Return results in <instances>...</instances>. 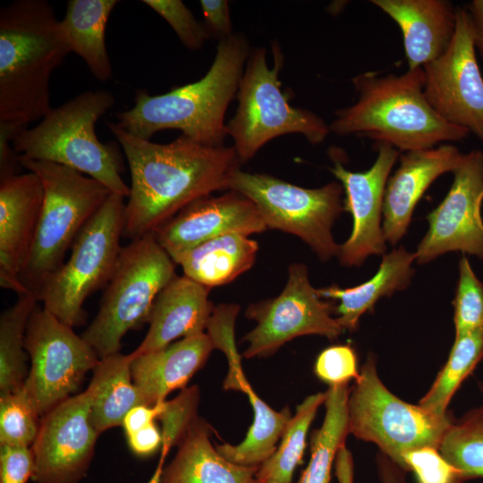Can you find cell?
<instances>
[{
  "instance_id": "cell-24",
  "label": "cell",
  "mask_w": 483,
  "mask_h": 483,
  "mask_svg": "<svg viewBox=\"0 0 483 483\" xmlns=\"http://www.w3.org/2000/svg\"><path fill=\"white\" fill-rule=\"evenodd\" d=\"M211 426L198 418L164 468L161 483H250L259 466L228 461L210 440Z\"/></svg>"
},
{
  "instance_id": "cell-37",
  "label": "cell",
  "mask_w": 483,
  "mask_h": 483,
  "mask_svg": "<svg viewBox=\"0 0 483 483\" xmlns=\"http://www.w3.org/2000/svg\"><path fill=\"white\" fill-rule=\"evenodd\" d=\"M199 389L194 385L186 387L170 401H166L161 421L162 446L160 454L167 456L173 446L178 445L199 418Z\"/></svg>"
},
{
  "instance_id": "cell-45",
  "label": "cell",
  "mask_w": 483,
  "mask_h": 483,
  "mask_svg": "<svg viewBox=\"0 0 483 483\" xmlns=\"http://www.w3.org/2000/svg\"><path fill=\"white\" fill-rule=\"evenodd\" d=\"M380 483H406V470L380 453L377 459Z\"/></svg>"
},
{
  "instance_id": "cell-32",
  "label": "cell",
  "mask_w": 483,
  "mask_h": 483,
  "mask_svg": "<svg viewBox=\"0 0 483 483\" xmlns=\"http://www.w3.org/2000/svg\"><path fill=\"white\" fill-rule=\"evenodd\" d=\"M483 358V329L456 335L449 357L419 405L445 416L448 404L464 379Z\"/></svg>"
},
{
  "instance_id": "cell-29",
  "label": "cell",
  "mask_w": 483,
  "mask_h": 483,
  "mask_svg": "<svg viewBox=\"0 0 483 483\" xmlns=\"http://www.w3.org/2000/svg\"><path fill=\"white\" fill-rule=\"evenodd\" d=\"M225 389L242 391L249 397L253 410V422L245 438L238 445H216L228 461L240 465L260 466L276 450L277 444L292 414L285 407L277 411L267 405L252 389L243 373L225 380Z\"/></svg>"
},
{
  "instance_id": "cell-3",
  "label": "cell",
  "mask_w": 483,
  "mask_h": 483,
  "mask_svg": "<svg viewBox=\"0 0 483 483\" xmlns=\"http://www.w3.org/2000/svg\"><path fill=\"white\" fill-rule=\"evenodd\" d=\"M250 51L242 33L219 40L213 64L200 80L160 95L137 90L134 106L117 113L116 123L144 140L177 129L200 144L224 146L225 113L236 97Z\"/></svg>"
},
{
  "instance_id": "cell-21",
  "label": "cell",
  "mask_w": 483,
  "mask_h": 483,
  "mask_svg": "<svg viewBox=\"0 0 483 483\" xmlns=\"http://www.w3.org/2000/svg\"><path fill=\"white\" fill-rule=\"evenodd\" d=\"M209 290L184 275H175L157 296L147 320L148 331L131 354L151 352L204 333L215 309Z\"/></svg>"
},
{
  "instance_id": "cell-15",
  "label": "cell",
  "mask_w": 483,
  "mask_h": 483,
  "mask_svg": "<svg viewBox=\"0 0 483 483\" xmlns=\"http://www.w3.org/2000/svg\"><path fill=\"white\" fill-rule=\"evenodd\" d=\"M88 387L45 413L31 445L35 483H80L87 475L99 434L91 419Z\"/></svg>"
},
{
  "instance_id": "cell-1",
  "label": "cell",
  "mask_w": 483,
  "mask_h": 483,
  "mask_svg": "<svg viewBox=\"0 0 483 483\" xmlns=\"http://www.w3.org/2000/svg\"><path fill=\"white\" fill-rule=\"evenodd\" d=\"M127 159L131 187L123 234L132 240L154 233L191 202L228 190L240 161L232 147H212L181 135L166 144L144 140L107 122Z\"/></svg>"
},
{
  "instance_id": "cell-18",
  "label": "cell",
  "mask_w": 483,
  "mask_h": 483,
  "mask_svg": "<svg viewBox=\"0 0 483 483\" xmlns=\"http://www.w3.org/2000/svg\"><path fill=\"white\" fill-rule=\"evenodd\" d=\"M267 229L256 205L233 191L202 197L178 212L154 232L172 259L216 237L240 233L250 236Z\"/></svg>"
},
{
  "instance_id": "cell-35",
  "label": "cell",
  "mask_w": 483,
  "mask_h": 483,
  "mask_svg": "<svg viewBox=\"0 0 483 483\" xmlns=\"http://www.w3.org/2000/svg\"><path fill=\"white\" fill-rule=\"evenodd\" d=\"M41 417L24 382L19 389L0 396V445L31 446Z\"/></svg>"
},
{
  "instance_id": "cell-11",
  "label": "cell",
  "mask_w": 483,
  "mask_h": 483,
  "mask_svg": "<svg viewBox=\"0 0 483 483\" xmlns=\"http://www.w3.org/2000/svg\"><path fill=\"white\" fill-rule=\"evenodd\" d=\"M227 191L250 199L267 229L299 237L323 261L338 256L340 245L335 242L332 226L344 210L341 183L332 182L308 189L271 174L237 168L230 177Z\"/></svg>"
},
{
  "instance_id": "cell-50",
  "label": "cell",
  "mask_w": 483,
  "mask_h": 483,
  "mask_svg": "<svg viewBox=\"0 0 483 483\" xmlns=\"http://www.w3.org/2000/svg\"><path fill=\"white\" fill-rule=\"evenodd\" d=\"M481 390H482V393H483V386H481Z\"/></svg>"
},
{
  "instance_id": "cell-10",
  "label": "cell",
  "mask_w": 483,
  "mask_h": 483,
  "mask_svg": "<svg viewBox=\"0 0 483 483\" xmlns=\"http://www.w3.org/2000/svg\"><path fill=\"white\" fill-rule=\"evenodd\" d=\"M453 421L450 413L435 415L392 394L377 375L373 355L368 356L349 393V434L376 444L401 467L404 453L425 446L438 448Z\"/></svg>"
},
{
  "instance_id": "cell-19",
  "label": "cell",
  "mask_w": 483,
  "mask_h": 483,
  "mask_svg": "<svg viewBox=\"0 0 483 483\" xmlns=\"http://www.w3.org/2000/svg\"><path fill=\"white\" fill-rule=\"evenodd\" d=\"M44 188L33 172L0 179V285L27 293L20 276L36 236Z\"/></svg>"
},
{
  "instance_id": "cell-41",
  "label": "cell",
  "mask_w": 483,
  "mask_h": 483,
  "mask_svg": "<svg viewBox=\"0 0 483 483\" xmlns=\"http://www.w3.org/2000/svg\"><path fill=\"white\" fill-rule=\"evenodd\" d=\"M34 470L31 446L0 445V483H27Z\"/></svg>"
},
{
  "instance_id": "cell-44",
  "label": "cell",
  "mask_w": 483,
  "mask_h": 483,
  "mask_svg": "<svg viewBox=\"0 0 483 483\" xmlns=\"http://www.w3.org/2000/svg\"><path fill=\"white\" fill-rule=\"evenodd\" d=\"M126 439L131 452L140 457L149 456L162 446L161 429L156 422L126 436Z\"/></svg>"
},
{
  "instance_id": "cell-4",
  "label": "cell",
  "mask_w": 483,
  "mask_h": 483,
  "mask_svg": "<svg viewBox=\"0 0 483 483\" xmlns=\"http://www.w3.org/2000/svg\"><path fill=\"white\" fill-rule=\"evenodd\" d=\"M352 82L358 98L335 112L329 128L336 135L366 136L407 152L461 141L470 133L445 122L430 106L423 91L422 67L398 75L367 72Z\"/></svg>"
},
{
  "instance_id": "cell-7",
  "label": "cell",
  "mask_w": 483,
  "mask_h": 483,
  "mask_svg": "<svg viewBox=\"0 0 483 483\" xmlns=\"http://www.w3.org/2000/svg\"><path fill=\"white\" fill-rule=\"evenodd\" d=\"M273 66L267 63V50L250 53L240 80L233 117L226 123L240 163L251 159L268 141L284 134H301L311 144L322 143L330 133L329 125L315 113L294 107L282 90L279 72L284 66L280 46L272 45Z\"/></svg>"
},
{
  "instance_id": "cell-34",
  "label": "cell",
  "mask_w": 483,
  "mask_h": 483,
  "mask_svg": "<svg viewBox=\"0 0 483 483\" xmlns=\"http://www.w3.org/2000/svg\"><path fill=\"white\" fill-rule=\"evenodd\" d=\"M438 450L463 481L483 478V403L453 421Z\"/></svg>"
},
{
  "instance_id": "cell-49",
  "label": "cell",
  "mask_w": 483,
  "mask_h": 483,
  "mask_svg": "<svg viewBox=\"0 0 483 483\" xmlns=\"http://www.w3.org/2000/svg\"><path fill=\"white\" fill-rule=\"evenodd\" d=\"M250 483H278L272 479H260L256 477L250 481Z\"/></svg>"
},
{
  "instance_id": "cell-8",
  "label": "cell",
  "mask_w": 483,
  "mask_h": 483,
  "mask_svg": "<svg viewBox=\"0 0 483 483\" xmlns=\"http://www.w3.org/2000/svg\"><path fill=\"white\" fill-rule=\"evenodd\" d=\"M154 233L122 247L98 313L81 336L100 359L120 352L123 337L147 322L154 301L176 275Z\"/></svg>"
},
{
  "instance_id": "cell-40",
  "label": "cell",
  "mask_w": 483,
  "mask_h": 483,
  "mask_svg": "<svg viewBox=\"0 0 483 483\" xmlns=\"http://www.w3.org/2000/svg\"><path fill=\"white\" fill-rule=\"evenodd\" d=\"M314 371L329 386L348 384L360 376L356 353L348 344L332 345L323 350L316 360Z\"/></svg>"
},
{
  "instance_id": "cell-20",
  "label": "cell",
  "mask_w": 483,
  "mask_h": 483,
  "mask_svg": "<svg viewBox=\"0 0 483 483\" xmlns=\"http://www.w3.org/2000/svg\"><path fill=\"white\" fill-rule=\"evenodd\" d=\"M464 154L453 145L404 152L400 165L387 180L383 204L385 239L395 245L406 233L414 208L431 183L453 172Z\"/></svg>"
},
{
  "instance_id": "cell-25",
  "label": "cell",
  "mask_w": 483,
  "mask_h": 483,
  "mask_svg": "<svg viewBox=\"0 0 483 483\" xmlns=\"http://www.w3.org/2000/svg\"><path fill=\"white\" fill-rule=\"evenodd\" d=\"M415 259V252H409L401 246L383 255L377 273L368 281L349 288L333 284L318 289V292L324 299L339 301L335 308L337 322L343 330L355 331L360 318L372 310L380 298L391 296L409 285L414 273L411 265Z\"/></svg>"
},
{
  "instance_id": "cell-5",
  "label": "cell",
  "mask_w": 483,
  "mask_h": 483,
  "mask_svg": "<svg viewBox=\"0 0 483 483\" xmlns=\"http://www.w3.org/2000/svg\"><path fill=\"white\" fill-rule=\"evenodd\" d=\"M114 104V97L107 90L84 91L52 108L36 126L19 130L12 146L19 156L70 167L128 198L130 187L121 176L120 148L114 141L102 143L95 130Z\"/></svg>"
},
{
  "instance_id": "cell-17",
  "label": "cell",
  "mask_w": 483,
  "mask_h": 483,
  "mask_svg": "<svg viewBox=\"0 0 483 483\" xmlns=\"http://www.w3.org/2000/svg\"><path fill=\"white\" fill-rule=\"evenodd\" d=\"M377 158L365 172L347 170L342 162L334 161L330 172L342 184L345 199L343 208L352 217L350 237L339 248L342 265H361L370 255H380L386 250L381 225L385 189L399 151L385 142H376Z\"/></svg>"
},
{
  "instance_id": "cell-9",
  "label": "cell",
  "mask_w": 483,
  "mask_h": 483,
  "mask_svg": "<svg viewBox=\"0 0 483 483\" xmlns=\"http://www.w3.org/2000/svg\"><path fill=\"white\" fill-rule=\"evenodd\" d=\"M124 197L111 193L76 237L67 262L38 292L43 308L73 327L84 323L85 300L106 286L117 263L124 227Z\"/></svg>"
},
{
  "instance_id": "cell-26",
  "label": "cell",
  "mask_w": 483,
  "mask_h": 483,
  "mask_svg": "<svg viewBox=\"0 0 483 483\" xmlns=\"http://www.w3.org/2000/svg\"><path fill=\"white\" fill-rule=\"evenodd\" d=\"M258 244L240 233L225 234L189 250L173 260L183 275L209 289L231 283L255 263Z\"/></svg>"
},
{
  "instance_id": "cell-31",
  "label": "cell",
  "mask_w": 483,
  "mask_h": 483,
  "mask_svg": "<svg viewBox=\"0 0 483 483\" xmlns=\"http://www.w3.org/2000/svg\"><path fill=\"white\" fill-rule=\"evenodd\" d=\"M34 292L19 295L0 317V396L21 387L27 375L25 334L29 318L37 307Z\"/></svg>"
},
{
  "instance_id": "cell-47",
  "label": "cell",
  "mask_w": 483,
  "mask_h": 483,
  "mask_svg": "<svg viewBox=\"0 0 483 483\" xmlns=\"http://www.w3.org/2000/svg\"><path fill=\"white\" fill-rule=\"evenodd\" d=\"M336 474L340 483H352V457L345 445L339 448L336 454Z\"/></svg>"
},
{
  "instance_id": "cell-14",
  "label": "cell",
  "mask_w": 483,
  "mask_h": 483,
  "mask_svg": "<svg viewBox=\"0 0 483 483\" xmlns=\"http://www.w3.org/2000/svg\"><path fill=\"white\" fill-rule=\"evenodd\" d=\"M475 50L469 13L458 7L448 48L422 67L423 91L442 119L483 140V78Z\"/></svg>"
},
{
  "instance_id": "cell-6",
  "label": "cell",
  "mask_w": 483,
  "mask_h": 483,
  "mask_svg": "<svg viewBox=\"0 0 483 483\" xmlns=\"http://www.w3.org/2000/svg\"><path fill=\"white\" fill-rule=\"evenodd\" d=\"M22 167L40 178L44 200L34 242L20 280L38 294L63 266L76 237L112 193L97 180L58 164L19 156Z\"/></svg>"
},
{
  "instance_id": "cell-48",
  "label": "cell",
  "mask_w": 483,
  "mask_h": 483,
  "mask_svg": "<svg viewBox=\"0 0 483 483\" xmlns=\"http://www.w3.org/2000/svg\"><path fill=\"white\" fill-rule=\"evenodd\" d=\"M165 458H166L165 455L160 454L158 463H157V465L151 478L148 481V483H161V477H162V473H163V470H164V468H165L164 464H165Z\"/></svg>"
},
{
  "instance_id": "cell-30",
  "label": "cell",
  "mask_w": 483,
  "mask_h": 483,
  "mask_svg": "<svg viewBox=\"0 0 483 483\" xmlns=\"http://www.w3.org/2000/svg\"><path fill=\"white\" fill-rule=\"evenodd\" d=\"M348 384L329 386L322 426L310 441V458L296 483H329L331 469L348 431Z\"/></svg>"
},
{
  "instance_id": "cell-42",
  "label": "cell",
  "mask_w": 483,
  "mask_h": 483,
  "mask_svg": "<svg viewBox=\"0 0 483 483\" xmlns=\"http://www.w3.org/2000/svg\"><path fill=\"white\" fill-rule=\"evenodd\" d=\"M204 27L209 37L219 40L231 37L233 25L230 18L229 2L225 0H201Z\"/></svg>"
},
{
  "instance_id": "cell-27",
  "label": "cell",
  "mask_w": 483,
  "mask_h": 483,
  "mask_svg": "<svg viewBox=\"0 0 483 483\" xmlns=\"http://www.w3.org/2000/svg\"><path fill=\"white\" fill-rule=\"evenodd\" d=\"M117 0H69L60 34L70 52L86 63L93 76L106 82L113 71L106 46L108 18Z\"/></svg>"
},
{
  "instance_id": "cell-46",
  "label": "cell",
  "mask_w": 483,
  "mask_h": 483,
  "mask_svg": "<svg viewBox=\"0 0 483 483\" xmlns=\"http://www.w3.org/2000/svg\"><path fill=\"white\" fill-rule=\"evenodd\" d=\"M466 9L471 21L475 49L483 59V0H473Z\"/></svg>"
},
{
  "instance_id": "cell-16",
  "label": "cell",
  "mask_w": 483,
  "mask_h": 483,
  "mask_svg": "<svg viewBox=\"0 0 483 483\" xmlns=\"http://www.w3.org/2000/svg\"><path fill=\"white\" fill-rule=\"evenodd\" d=\"M453 173L448 193L427 216L428 230L415 251L419 264L449 251H462L483 260V152L464 154Z\"/></svg>"
},
{
  "instance_id": "cell-23",
  "label": "cell",
  "mask_w": 483,
  "mask_h": 483,
  "mask_svg": "<svg viewBox=\"0 0 483 483\" xmlns=\"http://www.w3.org/2000/svg\"><path fill=\"white\" fill-rule=\"evenodd\" d=\"M214 349L213 341L204 332L139 356L131 352L132 380L146 404L154 405L165 401L171 392L186 388Z\"/></svg>"
},
{
  "instance_id": "cell-22",
  "label": "cell",
  "mask_w": 483,
  "mask_h": 483,
  "mask_svg": "<svg viewBox=\"0 0 483 483\" xmlns=\"http://www.w3.org/2000/svg\"><path fill=\"white\" fill-rule=\"evenodd\" d=\"M402 35L408 69L420 68L442 55L455 31L456 8L446 0H372Z\"/></svg>"
},
{
  "instance_id": "cell-28",
  "label": "cell",
  "mask_w": 483,
  "mask_h": 483,
  "mask_svg": "<svg viewBox=\"0 0 483 483\" xmlns=\"http://www.w3.org/2000/svg\"><path fill=\"white\" fill-rule=\"evenodd\" d=\"M132 356L116 352L100 359L93 370L91 422L100 435L122 426L123 418L133 407L146 404L135 386L131 371Z\"/></svg>"
},
{
  "instance_id": "cell-12",
  "label": "cell",
  "mask_w": 483,
  "mask_h": 483,
  "mask_svg": "<svg viewBox=\"0 0 483 483\" xmlns=\"http://www.w3.org/2000/svg\"><path fill=\"white\" fill-rule=\"evenodd\" d=\"M25 350L30 359L25 383L40 417L74 395L87 373L100 360L72 326L38 306L28 321Z\"/></svg>"
},
{
  "instance_id": "cell-13",
  "label": "cell",
  "mask_w": 483,
  "mask_h": 483,
  "mask_svg": "<svg viewBox=\"0 0 483 483\" xmlns=\"http://www.w3.org/2000/svg\"><path fill=\"white\" fill-rule=\"evenodd\" d=\"M332 303L322 298L309 279L306 265L293 263L281 293L250 304L245 316L256 326L245 335L247 359L267 357L287 342L302 335H318L337 339L344 330L332 317Z\"/></svg>"
},
{
  "instance_id": "cell-38",
  "label": "cell",
  "mask_w": 483,
  "mask_h": 483,
  "mask_svg": "<svg viewBox=\"0 0 483 483\" xmlns=\"http://www.w3.org/2000/svg\"><path fill=\"white\" fill-rule=\"evenodd\" d=\"M146 5L158 13L174 30L180 41L191 50L201 48L210 38L203 24L180 0H143Z\"/></svg>"
},
{
  "instance_id": "cell-33",
  "label": "cell",
  "mask_w": 483,
  "mask_h": 483,
  "mask_svg": "<svg viewBox=\"0 0 483 483\" xmlns=\"http://www.w3.org/2000/svg\"><path fill=\"white\" fill-rule=\"evenodd\" d=\"M326 392L306 397L296 407L288 421L275 453L263 462L255 477L278 483H291L296 466L301 462L306 437L318 407L326 401Z\"/></svg>"
},
{
  "instance_id": "cell-39",
  "label": "cell",
  "mask_w": 483,
  "mask_h": 483,
  "mask_svg": "<svg viewBox=\"0 0 483 483\" xmlns=\"http://www.w3.org/2000/svg\"><path fill=\"white\" fill-rule=\"evenodd\" d=\"M402 468L412 471L418 483H462L458 470L438 448L425 446L402 455Z\"/></svg>"
},
{
  "instance_id": "cell-2",
  "label": "cell",
  "mask_w": 483,
  "mask_h": 483,
  "mask_svg": "<svg viewBox=\"0 0 483 483\" xmlns=\"http://www.w3.org/2000/svg\"><path fill=\"white\" fill-rule=\"evenodd\" d=\"M47 0H15L0 11V126L13 130L52 109L53 72L70 52Z\"/></svg>"
},
{
  "instance_id": "cell-43",
  "label": "cell",
  "mask_w": 483,
  "mask_h": 483,
  "mask_svg": "<svg viewBox=\"0 0 483 483\" xmlns=\"http://www.w3.org/2000/svg\"><path fill=\"white\" fill-rule=\"evenodd\" d=\"M165 405L166 400L154 405L140 404L131 409L123 418L122 424L125 436L154 423L164 412Z\"/></svg>"
},
{
  "instance_id": "cell-36",
  "label": "cell",
  "mask_w": 483,
  "mask_h": 483,
  "mask_svg": "<svg viewBox=\"0 0 483 483\" xmlns=\"http://www.w3.org/2000/svg\"><path fill=\"white\" fill-rule=\"evenodd\" d=\"M455 336L483 329V284L466 256L459 261V279L453 300Z\"/></svg>"
}]
</instances>
